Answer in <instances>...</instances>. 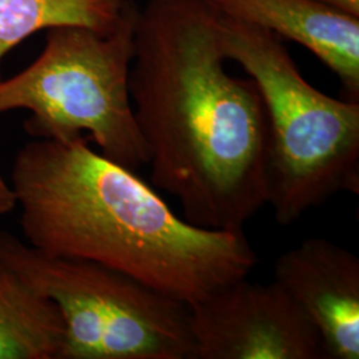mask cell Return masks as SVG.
I'll list each match as a JSON object with an SVG mask.
<instances>
[{
	"mask_svg": "<svg viewBox=\"0 0 359 359\" xmlns=\"http://www.w3.org/2000/svg\"><path fill=\"white\" fill-rule=\"evenodd\" d=\"M205 0L139 8L129 93L151 180L184 218L243 229L266 205L268 117L256 83L229 75Z\"/></svg>",
	"mask_w": 359,
	"mask_h": 359,
	"instance_id": "cell-1",
	"label": "cell"
},
{
	"mask_svg": "<svg viewBox=\"0 0 359 359\" xmlns=\"http://www.w3.org/2000/svg\"><path fill=\"white\" fill-rule=\"evenodd\" d=\"M16 154L13 187L27 244L120 271L187 306L248 277L243 229H205L172 212L135 170L80 135L35 137Z\"/></svg>",
	"mask_w": 359,
	"mask_h": 359,
	"instance_id": "cell-2",
	"label": "cell"
},
{
	"mask_svg": "<svg viewBox=\"0 0 359 359\" xmlns=\"http://www.w3.org/2000/svg\"><path fill=\"white\" fill-rule=\"evenodd\" d=\"M226 60L256 83L268 117L266 204L286 226L335 194L359 193V102L302 76L278 35L219 13Z\"/></svg>",
	"mask_w": 359,
	"mask_h": 359,
	"instance_id": "cell-3",
	"label": "cell"
},
{
	"mask_svg": "<svg viewBox=\"0 0 359 359\" xmlns=\"http://www.w3.org/2000/svg\"><path fill=\"white\" fill-rule=\"evenodd\" d=\"M139 7L127 0L115 29H47L38 59L0 80V114L27 109L34 137L68 139L90 133L100 154L130 170L148 164L129 93Z\"/></svg>",
	"mask_w": 359,
	"mask_h": 359,
	"instance_id": "cell-4",
	"label": "cell"
},
{
	"mask_svg": "<svg viewBox=\"0 0 359 359\" xmlns=\"http://www.w3.org/2000/svg\"><path fill=\"white\" fill-rule=\"evenodd\" d=\"M0 261L59 310V359H194L189 306L103 265L50 256L0 231Z\"/></svg>",
	"mask_w": 359,
	"mask_h": 359,
	"instance_id": "cell-5",
	"label": "cell"
},
{
	"mask_svg": "<svg viewBox=\"0 0 359 359\" xmlns=\"http://www.w3.org/2000/svg\"><path fill=\"white\" fill-rule=\"evenodd\" d=\"M194 359H325L320 334L278 283H226L189 306Z\"/></svg>",
	"mask_w": 359,
	"mask_h": 359,
	"instance_id": "cell-6",
	"label": "cell"
},
{
	"mask_svg": "<svg viewBox=\"0 0 359 359\" xmlns=\"http://www.w3.org/2000/svg\"><path fill=\"white\" fill-rule=\"evenodd\" d=\"M278 283L320 334L325 359L359 358V258L325 238H308L274 264Z\"/></svg>",
	"mask_w": 359,
	"mask_h": 359,
	"instance_id": "cell-7",
	"label": "cell"
},
{
	"mask_svg": "<svg viewBox=\"0 0 359 359\" xmlns=\"http://www.w3.org/2000/svg\"><path fill=\"white\" fill-rule=\"evenodd\" d=\"M222 16L261 27L314 53L359 102V19L311 0H205Z\"/></svg>",
	"mask_w": 359,
	"mask_h": 359,
	"instance_id": "cell-8",
	"label": "cell"
},
{
	"mask_svg": "<svg viewBox=\"0 0 359 359\" xmlns=\"http://www.w3.org/2000/svg\"><path fill=\"white\" fill-rule=\"evenodd\" d=\"M63 335L51 299L0 261V359H59Z\"/></svg>",
	"mask_w": 359,
	"mask_h": 359,
	"instance_id": "cell-9",
	"label": "cell"
},
{
	"mask_svg": "<svg viewBox=\"0 0 359 359\" xmlns=\"http://www.w3.org/2000/svg\"><path fill=\"white\" fill-rule=\"evenodd\" d=\"M127 0H0V80L6 55L28 36L57 27L100 35L115 29Z\"/></svg>",
	"mask_w": 359,
	"mask_h": 359,
	"instance_id": "cell-10",
	"label": "cell"
},
{
	"mask_svg": "<svg viewBox=\"0 0 359 359\" xmlns=\"http://www.w3.org/2000/svg\"><path fill=\"white\" fill-rule=\"evenodd\" d=\"M334 11L359 19V0H311Z\"/></svg>",
	"mask_w": 359,
	"mask_h": 359,
	"instance_id": "cell-11",
	"label": "cell"
},
{
	"mask_svg": "<svg viewBox=\"0 0 359 359\" xmlns=\"http://www.w3.org/2000/svg\"><path fill=\"white\" fill-rule=\"evenodd\" d=\"M16 208V197L11 184L0 175V217L13 212Z\"/></svg>",
	"mask_w": 359,
	"mask_h": 359,
	"instance_id": "cell-12",
	"label": "cell"
}]
</instances>
